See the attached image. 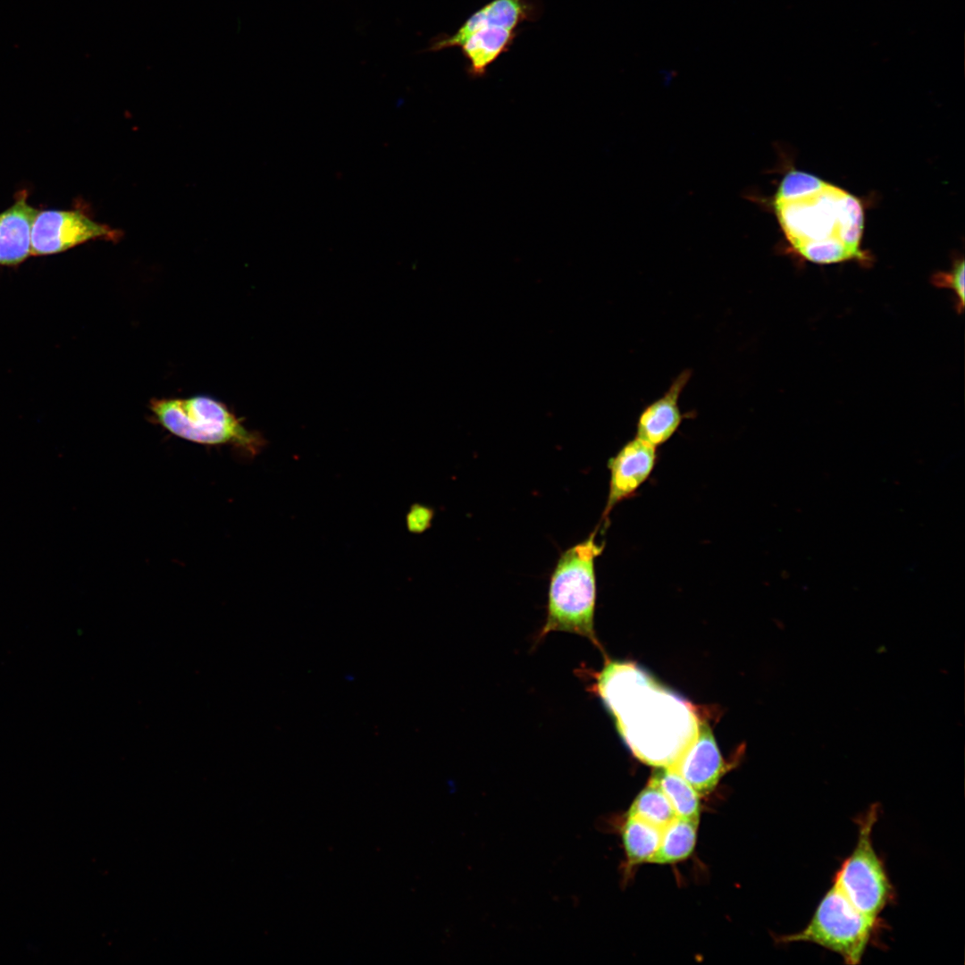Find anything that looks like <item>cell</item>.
I'll return each instance as SVG.
<instances>
[{
  "instance_id": "9a60e30c",
  "label": "cell",
  "mask_w": 965,
  "mask_h": 965,
  "mask_svg": "<svg viewBox=\"0 0 965 965\" xmlns=\"http://www.w3.org/2000/svg\"><path fill=\"white\" fill-rule=\"evenodd\" d=\"M698 824L676 817L661 830L659 848L649 862L670 864L688 858L695 847Z\"/></svg>"
},
{
  "instance_id": "6da1fadb",
  "label": "cell",
  "mask_w": 965,
  "mask_h": 965,
  "mask_svg": "<svg viewBox=\"0 0 965 965\" xmlns=\"http://www.w3.org/2000/svg\"><path fill=\"white\" fill-rule=\"evenodd\" d=\"M596 689L620 735L646 764L672 766L697 735L688 703L633 664L608 662Z\"/></svg>"
},
{
  "instance_id": "4fadbf2b",
  "label": "cell",
  "mask_w": 965,
  "mask_h": 965,
  "mask_svg": "<svg viewBox=\"0 0 965 965\" xmlns=\"http://www.w3.org/2000/svg\"><path fill=\"white\" fill-rule=\"evenodd\" d=\"M516 35V30L486 24L467 36L458 47L468 62L469 75L484 76L489 66L509 49Z\"/></svg>"
},
{
  "instance_id": "30bf717a",
  "label": "cell",
  "mask_w": 965,
  "mask_h": 965,
  "mask_svg": "<svg viewBox=\"0 0 965 965\" xmlns=\"http://www.w3.org/2000/svg\"><path fill=\"white\" fill-rule=\"evenodd\" d=\"M536 14L534 0H491L472 13L454 34L438 38L428 49L440 51L458 46L467 36L486 24L516 30L523 22L535 19Z\"/></svg>"
},
{
  "instance_id": "d6986e66",
  "label": "cell",
  "mask_w": 965,
  "mask_h": 965,
  "mask_svg": "<svg viewBox=\"0 0 965 965\" xmlns=\"http://www.w3.org/2000/svg\"><path fill=\"white\" fill-rule=\"evenodd\" d=\"M432 517L433 510L431 508L415 504L407 514V527L411 533H423L430 527Z\"/></svg>"
},
{
  "instance_id": "8992f818",
  "label": "cell",
  "mask_w": 965,
  "mask_h": 965,
  "mask_svg": "<svg viewBox=\"0 0 965 965\" xmlns=\"http://www.w3.org/2000/svg\"><path fill=\"white\" fill-rule=\"evenodd\" d=\"M878 810V804L874 803L858 818L856 845L833 878V883L860 911L875 919H880V913L894 901L895 894L872 841Z\"/></svg>"
},
{
  "instance_id": "52a82bcc",
  "label": "cell",
  "mask_w": 965,
  "mask_h": 965,
  "mask_svg": "<svg viewBox=\"0 0 965 965\" xmlns=\"http://www.w3.org/2000/svg\"><path fill=\"white\" fill-rule=\"evenodd\" d=\"M118 236L115 230L79 210H38L31 227L30 255L58 254L89 240Z\"/></svg>"
},
{
  "instance_id": "9c48e42d",
  "label": "cell",
  "mask_w": 965,
  "mask_h": 965,
  "mask_svg": "<svg viewBox=\"0 0 965 965\" xmlns=\"http://www.w3.org/2000/svg\"><path fill=\"white\" fill-rule=\"evenodd\" d=\"M669 768L701 795L708 794L716 787L724 773L725 764L707 723L699 722L695 739Z\"/></svg>"
},
{
  "instance_id": "2e32d148",
  "label": "cell",
  "mask_w": 965,
  "mask_h": 965,
  "mask_svg": "<svg viewBox=\"0 0 965 965\" xmlns=\"http://www.w3.org/2000/svg\"><path fill=\"white\" fill-rule=\"evenodd\" d=\"M621 835L628 862L635 865L650 861L659 848L661 829L640 818L627 817Z\"/></svg>"
},
{
  "instance_id": "3957f363",
  "label": "cell",
  "mask_w": 965,
  "mask_h": 965,
  "mask_svg": "<svg viewBox=\"0 0 965 965\" xmlns=\"http://www.w3.org/2000/svg\"><path fill=\"white\" fill-rule=\"evenodd\" d=\"M597 530L559 557L551 574L545 624L538 639L555 631L589 639L600 647L594 631L596 601L595 559L604 549L596 541Z\"/></svg>"
},
{
  "instance_id": "e0dca14e",
  "label": "cell",
  "mask_w": 965,
  "mask_h": 965,
  "mask_svg": "<svg viewBox=\"0 0 965 965\" xmlns=\"http://www.w3.org/2000/svg\"><path fill=\"white\" fill-rule=\"evenodd\" d=\"M627 817L640 818L662 830L676 815L661 789L649 781L631 804Z\"/></svg>"
},
{
  "instance_id": "8fae6325",
  "label": "cell",
  "mask_w": 965,
  "mask_h": 965,
  "mask_svg": "<svg viewBox=\"0 0 965 965\" xmlns=\"http://www.w3.org/2000/svg\"><path fill=\"white\" fill-rule=\"evenodd\" d=\"M690 377V371L682 372L662 397L643 409L636 425L637 438L657 447L675 433L683 418L678 399Z\"/></svg>"
},
{
  "instance_id": "5b68a950",
  "label": "cell",
  "mask_w": 965,
  "mask_h": 965,
  "mask_svg": "<svg viewBox=\"0 0 965 965\" xmlns=\"http://www.w3.org/2000/svg\"><path fill=\"white\" fill-rule=\"evenodd\" d=\"M880 924V919L860 911L833 883L807 926L780 941L814 944L837 953L848 965H858Z\"/></svg>"
},
{
  "instance_id": "ba28073f",
  "label": "cell",
  "mask_w": 965,
  "mask_h": 965,
  "mask_svg": "<svg viewBox=\"0 0 965 965\" xmlns=\"http://www.w3.org/2000/svg\"><path fill=\"white\" fill-rule=\"evenodd\" d=\"M656 447L635 437L608 461L610 470L609 491L602 522L608 525L612 508L630 497L651 474L656 461Z\"/></svg>"
},
{
  "instance_id": "ac0fdd59",
  "label": "cell",
  "mask_w": 965,
  "mask_h": 965,
  "mask_svg": "<svg viewBox=\"0 0 965 965\" xmlns=\"http://www.w3.org/2000/svg\"><path fill=\"white\" fill-rule=\"evenodd\" d=\"M932 282L938 288L952 289L956 296V308L959 313L964 306V261L957 260L951 271L937 273L932 277Z\"/></svg>"
},
{
  "instance_id": "7c38bea8",
  "label": "cell",
  "mask_w": 965,
  "mask_h": 965,
  "mask_svg": "<svg viewBox=\"0 0 965 965\" xmlns=\"http://www.w3.org/2000/svg\"><path fill=\"white\" fill-rule=\"evenodd\" d=\"M38 212L24 191L0 213V265H17L31 256V227Z\"/></svg>"
},
{
  "instance_id": "277c9868",
  "label": "cell",
  "mask_w": 965,
  "mask_h": 965,
  "mask_svg": "<svg viewBox=\"0 0 965 965\" xmlns=\"http://www.w3.org/2000/svg\"><path fill=\"white\" fill-rule=\"evenodd\" d=\"M150 410L166 431L194 443L230 445L250 457L265 444L262 435L248 431L224 404L209 397L155 399Z\"/></svg>"
},
{
  "instance_id": "5bb4252c",
  "label": "cell",
  "mask_w": 965,
  "mask_h": 965,
  "mask_svg": "<svg viewBox=\"0 0 965 965\" xmlns=\"http://www.w3.org/2000/svg\"><path fill=\"white\" fill-rule=\"evenodd\" d=\"M650 782L661 789L676 817L699 823L700 794L677 772L669 767H659Z\"/></svg>"
},
{
  "instance_id": "7a4b0ae2",
  "label": "cell",
  "mask_w": 965,
  "mask_h": 965,
  "mask_svg": "<svg viewBox=\"0 0 965 965\" xmlns=\"http://www.w3.org/2000/svg\"><path fill=\"white\" fill-rule=\"evenodd\" d=\"M770 206L786 241L804 259L818 264L867 259L860 249L863 206L843 189L792 170Z\"/></svg>"
}]
</instances>
